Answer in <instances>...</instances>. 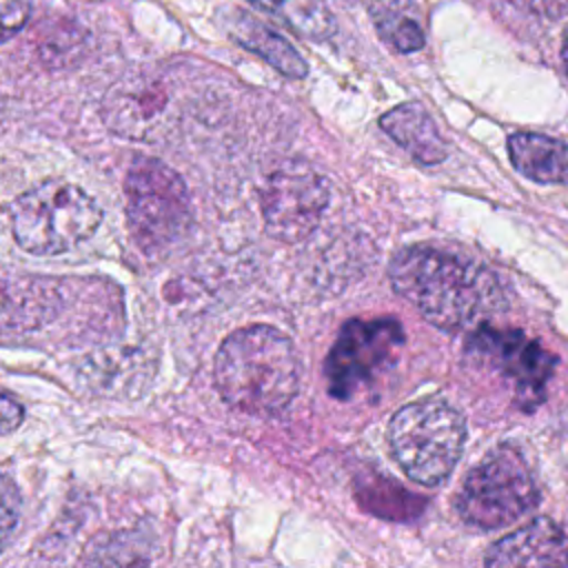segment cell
<instances>
[{"label": "cell", "instance_id": "2", "mask_svg": "<svg viewBox=\"0 0 568 568\" xmlns=\"http://www.w3.org/2000/svg\"><path fill=\"white\" fill-rule=\"evenodd\" d=\"M213 379L229 406L248 415H275L297 395V351L273 326L237 328L217 348Z\"/></svg>", "mask_w": 568, "mask_h": 568}, {"label": "cell", "instance_id": "17", "mask_svg": "<svg viewBox=\"0 0 568 568\" xmlns=\"http://www.w3.org/2000/svg\"><path fill=\"white\" fill-rule=\"evenodd\" d=\"M31 4L33 0H0V44L24 27Z\"/></svg>", "mask_w": 568, "mask_h": 568}, {"label": "cell", "instance_id": "10", "mask_svg": "<svg viewBox=\"0 0 568 568\" xmlns=\"http://www.w3.org/2000/svg\"><path fill=\"white\" fill-rule=\"evenodd\" d=\"M486 568H568V526L537 517L497 539Z\"/></svg>", "mask_w": 568, "mask_h": 568}, {"label": "cell", "instance_id": "19", "mask_svg": "<svg viewBox=\"0 0 568 568\" xmlns=\"http://www.w3.org/2000/svg\"><path fill=\"white\" fill-rule=\"evenodd\" d=\"M515 4L544 16V18H564L568 16V0H513Z\"/></svg>", "mask_w": 568, "mask_h": 568}, {"label": "cell", "instance_id": "13", "mask_svg": "<svg viewBox=\"0 0 568 568\" xmlns=\"http://www.w3.org/2000/svg\"><path fill=\"white\" fill-rule=\"evenodd\" d=\"M226 29L235 42H240L244 49L260 55L282 75L291 80L306 78L308 67L300 55V51L291 47V42L284 40L277 31L268 29L264 22L255 20L244 11H231L226 20Z\"/></svg>", "mask_w": 568, "mask_h": 568}, {"label": "cell", "instance_id": "15", "mask_svg": "<svg viewBox=\"0 0 568 568\" xmlns=\"http://www.w3.org/2000/svg\"><path fill=\"white\" fill-rule=\"evenodd\" d=\"M371 18L379 38L402 53H413L424 47V29L413 0H371Z\"/></svg>", "mask_w": 568, "mask_h": 568}, {"label": "cell", "instance_id": "7", "mask_svg": "<svg viewBox=\"0 0 568 568\" xmlns=\"http://www.w3.org/2000/svg\"><path fill=\"white\" fill-rule=\"evenodd\" d=\"M402 342L404 328L393 317L346 322L326 355L328 393L337 399L359 393L386 368Z\"/></svg>", "mask_w": 568, "mask_h": 568}, {"label": "cell", "instance_id": "3", "mask_svg": "<svg viewBox=\"0 0 568 568\" xmlns=\"http://www.w3.org/2000/svg\"><path fill=\"white\" fill-rule=\"evenodd\" d=\"M466 439L462 413L439 397L402 406L388 424L393 459L422 486L442 484L455 468Z\"/></svg>", "mask_w": 568, "mask_h": 568}, {"label": "cell", "instance_id": "14", "mask_svg": "<svg viewBox=\"0 0 568 568\" xmlns=\"http://www.w3.org/2000/svg\"><path fill=\"white\" fill-rule=\"evenodd\" d=\"M253 7L275 16L297 36L324 42L335 36L337 22L324 0H246Z\"/></svg>", "mask_w": 568, "mask_h": 568}, {"label": "cell", "instance_id": "5", "mask_svg": "<svg viewBox=\"0 0 568 568\" xmlns=\"http://www.w3.org/2000/svg\"><path fill=\"white\" fill-rule=\"evenodd\" d=\"M537 501V479L524 453L513 444H499L466 475L455 508L466 524L495 530L530 513Z\"/></svg>", "mask_w": 568, "mask_h": 568}, {"label": "cell", "instance_id": "16", "mask_svg": "<svg viewBox=\"0 0 568 568\" xmlns=\"http://www.w3.org/2000/svg\"><path fill=\"white\" fill-rule=\"evenodd\" d=\"M20 493L16 481L0 470V550L11 541L20 521Z\"/></svg>", "mask_w": 568, "mask_h": 568}, {"label": "cell", "instance_id": "9", "mask_svg": "<svg viewBox=\"0 0 568 568\" xmlns=\"http://www.w3.org/2000/svg\"><path fill=\"white\" fill-rule=\"evenodd\" d=\"M468 346L488 357L490 364L501 368V373L515 382L517 404L521 408H532L544 399V390L557 366V357L539 342L526 337L521 331L477 326Z\"/></svg>", "mask_w": 568, "mask_h": 568}, {"label": "cell", "instance_id": "18", "mask_svg": "<svg viewBox=\"0 0 568 568\" xmlns=\"http://www.w3.org/2000/svg\"><path fill=\"white\" fill-rule=\"evenodd\" d=\"M24 419V408L18 399L0 390V435L13 433Z\"/></svg>", "mask_w": 568, "mask_h": 568}, {"label": "cell", "instance_id": "1", "mask_svg": "<svg viewBox=\"0 0 568 568\" xmlns=\"http://www.w3.org/2000/svg\"><path fill=\"white\" fill-rule=\"evenodd\" d=\"M388 277L395 293L442 331L479 326L506 308L504 286L493 271L435 246L397 251Z\"/></svg>", "mask_w": 568, "mask_h": 568}, {"label": "cell", "instance_id": "11", "mask_svg": "<svg viewBox=\"0 0 568 568\" xmlns=\"http://www.w3.org/2000/svg\"><path fill=\"white\" fill-rule=\"evenodd\" d=\"M379 126L424 166H435L448 155L446 140L419 102H404L388 109L379 118Z\"/></svg>", "mask_w": 568, "mask_h": 568}, {"label": "cell", "instance_id": "12", "mask_svg": "<svg viewBox=\"0 0 568 568\" xmlns=\"http://www.w3.org/2000/svg\"><path fill=\"white\" fill-rule=\"evenodd\" d=\"M508 158L517 173L537 184H568V144L559 138L517 131L508 138Z\"/></svg>", "mask_w": 568, "mask_h": 568}, {"label": "cell", "instance_id": "20", "mask_svg": "<svg viewBox=\"0 0 568 568\" xmlns=\"http://www.w3.org/2000/svg\"><path fill=\"white\" fill-rule=\"evenodd\" d=\"M561 60H564V67H566V73H568V31H566L564 47H561Z\"/></svg>", "mask_w": 568, "mask_h": 568}, {"label": "cell", "instance_id": "8", "mask_svg": "<svg viewBox=\"0 0 568 568\" xmlns=\"http://www.w3.org/2000/svg\"><path fill=\"white\" fill-rule=\"evenodd\" d=\"M266 233L282 242H302L320 224L328 206L326 180L306 162H284L262 186Z\"/></svg>", "mask_w": 568, "mask_h": 568}, {"label": "cell", "instance_id": "4", "mask_svg": "<svg viewBox=\"0 0 568 568\" xmlns=\"http://www.w3.org/2000/svg\"><path fill=\"white\" fill-rule=\"evenodd\" d=\"M102 222L100 204L69 182H42L22 193L11 211L16 244L33 255H58L89 240Z\"/></svg>", "mask_w": 568, "mask_h": 568}, {"label": "cell", "instance_id": "6", "mask_svg": "<svg viewBox=\"0 0 568 568\" xmlns=\"http://www.w3.org/2000/svg\"><path fill=\"white\" fill-rule=\"evenodd\" d=\"M126 222L144 253L175 244L191 224V202L182 178L162 160L140 155L124 178Z\"/></svg>", "mask_w": 568, "mask_h": 568}]
</instances>
